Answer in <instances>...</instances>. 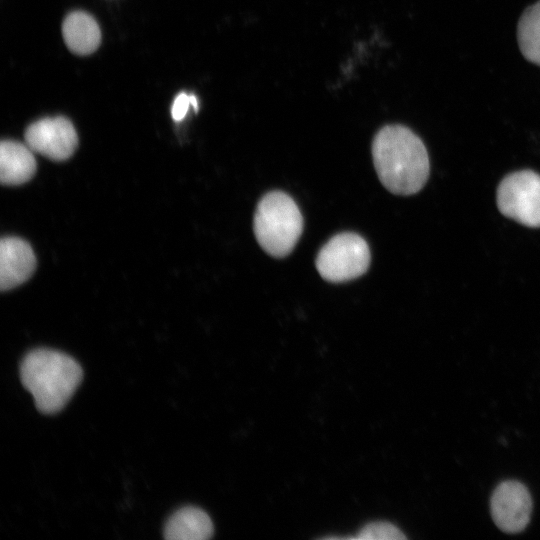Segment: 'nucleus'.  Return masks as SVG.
<instances>
[{
  "label": "nucleus",
  "mask_w": 540,
  "mask_h": 540,
  "mask_svg": "<svg viewBox=\"0 0 540 540\" xmlns=\"http://www.w3.org/2000/svg\"><path fill=\"white\" fill-rule=\"evenodd\" d=\"M372 158L383 186L397 195L417 193L429 176V157L422 140L408 127H382L372 142Z\"/></svg>",
  "instance_id": "1"
},
{
  "label": "nucleus",
  "mask_w": 540,
  "mask_h": 540,
  "mask_svg": "<svg viewBox=\"0 0 540 540\" xmlns=\"http://www.w3.org/2000/svg\"><path fill=\"white\" fill-rule=\"evenodd\" d=\"M82 376V368L75 359L51 349L30 351L20 366L22 384L32 394L37 409L46 414L63 409Z\"/></svg>",
  "instance_id": "2"
},
{
  "label": "nucleus",
  "mask_w": 540,
  "mask_h": 540,
  "mask_svg": "<svg viewBox=\"0 0 540 540\" xmlns=\"http://www.w3.org/2000/svg\"><path fill=\"white\" fill-rule=\"evenodd\" d=\"M253 230L266 253L282 258L290 254L298 242L303 231V217L289 195L271 191L258 202Z\"/></svg>",
  "instance_id": "3"
},
{
  "label": "nucleus",
  "mask_w": 540,
  "mask_h": 540,
  "mask_svg": "<svg viewBox=\"0 0 540 540\" xmlns=\"http://www.w3.org/2000/svg\"><path fill=\"white\" fill-rule=\"evenodd\" d=\"M370 258L368 244L361 236L343 232L333 236L320 249L315 265L324 280L339 283L363 275Z\"/></svg>",
  "instance_id": "4"
},
{
  "label": "nucleus",
  "mask_w": 540,
  "mask_h": 540,
  "mask_svg": "<svg viewBox=\"0 0 540 540\" xmlns=\"http://www.w3.org/2000/svg\"><path fill=\"white\" fill-rule=\"evenodd\" d=\"M497 205L504 216L540 227V175L525 170L506 176L497 190Z\"/></svg>",
  "instance_id": "5"
},
{
  "label": "nucleus",
  "mask_w": 540,
  "mask_h": 540,
  "mask_svg": "<svg viewBox=\"0 0 540 540\" xmlns=\"http://www.w3.org/2000/svg\"><path fill=\"white\" fill-rule=\"evenodd\" d=\"M25 142L33 152L54 161H63L74 153L78 136L71 121L58 116L30 124L25 132Z\"/></svg>",
  "instance_id": "6"
},
{
  "label": "nucleus",
  "mask_w": 540,
  "mask_h": 540,
  "mask_svg": "<svg viewBox=\"0 0 540 540\" xmlns=\"http://www.w3.org/2000/svg\"><path fill=\"white\" fill-rule=\"evenodd\" d=\"M532 501L527 488L517 481H505L491 497L493 521L502 531L517 533L530 520Z\"/></svg>",
  "instance_id": "7"
},
{
  "label": "nucleus",
  "mask_w": 540,
  "mask_h": 540,
  "mask_svg": "<svg viewBox=\"0 0 540 540\" xmlns=\"http://www.w3.org/2000/svg\"><path fill=\"white\" fill-rule=\"evenodd\" d=\"M36 267L31 246L17 237H5L0 243V289H13L28 280Z\"/></svg>",
  "instance_id": "8"
},
{
  "label": "nucleus",
  "mask_w": 540,
  "mask_h": 540,
  "mask_svg": "<svg viewBox=\"0 0 540 540\" xmlns=\"http://www.w3.org/2000/svg\"><path fill=\"white\" fill-rule=\"evenodd\" d=\"M36 172L33 151L17 141L3 140L0 145V180L4 185H20Z\"/></svg>",
  "instance_id": "9"
},
{
  "label": "nucleus",
  "mask_w": 540,
  "mask_h": 540,
  "mask_svg": "<svg viewBox=\"0 0 540 540\" xmlns=\"http://www.w3.org/2000/svg\"><path fill=\"white\" fill-rule=\"evenodd\" d=\"M63 39L75 54L93 53L101 42V31L96 20L88 13L75 11L67 15L62 24Z\"/></svg>",
  "instance_id": "10"
},
{
  "label": "nucleus",
  "mask_w": 540,
  "mask_h": 540,
  "mask_svg": "<svg viewBox=\"0 0 540 540\" xmlns=\"http://www.w3.org/2000/svg\"><path fill=\"white\" fill-rule=\"evenodd\" d=\"M214 532L208 514L197 507H184L168 519L164 537L168 540H205Z\"/></svg>",
  "instance_id": "11"
},
{
  "label": "nucleus",
  "mask_w": 540,
  "mask_h": 540,
  "mask_svg": "<svg viewBox=\"0 0 540 540\" xmlns=\"http://www.w3.org/2000/svg\"><path fill=\"white\" fill-rule=\"evenodd\" d=\"M517 40L524 58L540 66V0L523 11L517 25Z\"/></svg>",
  "instance_id": "12"
},
{
  "label": "nucleus",
  "mask_w": 540,
  "mask_h": 540,
  "mask_svg": "<svg viewBox=\"0 0 540 540\" xmlns=\"http://www.w3.org/2000/svg\"><path fill=\"white\" fill-rule=\"evenodd\" d=\"M360 540H401L406 536L395 525L388 522L366 524L356 536Z\"/></svg>",
  "instance_id": "13"
},
{
  "label": "nucleus",
  "mask_w": 540,
  "mask_h": 540,
  "mask_svg": "<svg viewBox=\"0 0 540 540\" xmlns=\"http://www.w3.org/2000/svg\"><path fill=\"white\" fill-rule=\"evenodd\" d=\"M190 104H191L190 95H187L184 92L178 94L172 104V108H171L172 118L175 121H181L186 116V113L189 109Z\"/></svg>",
  "instance_id": "14"
},
{
  "label": "nucleus",
  "mask_w": 540,
  "mask_h": 540,
  "mask_svg": "<svg viewBox=\"0 0 540 540\" xmlns=\"http://www.w3.org/2000/svg\"><path fill=\"white\" fill-rule=\"evenodd\" d=\"M190 99H191V105L193 106L194 110L197 111L198 110L197 98L194 95H190Z\"/></svg>",
  "instance_id": "15"
}]
</instances>
